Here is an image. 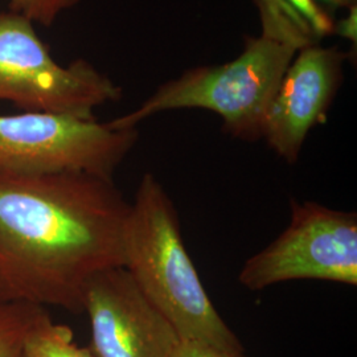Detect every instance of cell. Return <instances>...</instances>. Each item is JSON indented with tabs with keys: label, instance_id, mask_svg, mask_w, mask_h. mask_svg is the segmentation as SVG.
<instances>
[{
	"label": "cell",
	"instance_id": "obj_10",
	"mask_svg": "<svg viewBox=\"0 0 357 357\" xmlns=\"http://www.w3.org/2000/svg\"><path fill=\"white\" fill-rule=\"evenodd\" d=\"M47 315L45 307L0 302V357H24L29 333Z\"/></svg>",
	"mask_w": 357,
	"mask_h": 357
},
{
	"label": "cell",
	"instance_id": "obj_9",
	"mask_svg": "<svg viewBox=\"0 0 357 357\" xmlns=\"http://www.w3.org/2000/svg\"><path fill=\"white\" fill-rule=\"evenodd\" d=\"M262 36L299 52L333 35L337 13L357 0H253Z\"/></svg>",
	"mask_w": 357,
	"mask_h": 357
},
{
	"label": "cell",
	"instance_id": "obj_11",
	"mask_svg": "<svg viewBox=\"0 0 357 357\" xmlns=\"http://www.w3.org/2000/svg\"><path fill=\"white\" fill-rule=\"evenodd\" d=\"M24 357H96L91 349L77 345L73 332L64 324H57L50 315L29 333Z\"/></svg>",
	"mask_w": 357,
	"mask_h": 357
},
{
	"label": "cell",
	"instance_id": "obj_1",
	"mask_svg": "<svg viewBox=\"0 0 357 357\" xmlns=\"http://www.w3.org/2000/svg\"><path fill=\"white\" fill-rule=\"evenodd\" d=\"M128 208L113 178L0 174V302L84 312L89 282L123 268Z\"/></svg>",
	"mask_w": 357,
	"mask_h": 357
},
{
	"label": "cell",
	"instance_id": "obj_6",
	"mask_svg": "<svg viewBox=\"0 0 357 357\" xmlns=\"http://www.w3.org/2000/svg\"><path fill=\"white\" fill-rule=\"evenodd\" d=\"M318 280L357 286V216L305 202L291 204L287 228L250 257L238 274L248 290Z\"/></svg>",
	"mask_w": 357,
	"mask_h": 357
},
{
	"label": "cell",
	"instance_id": "obj_13",
	"mask_svg": "<svg viewBox=\"0 0 357 357\" xmlns=\"http://www.w3.org/2000/svg\"><path fill=\"white\" fill-rule=\"evenodd\" d=\"M175 357H246L245 355H234L220 349L213 345L206 344L199 340L180 339Z\"/></svg>",
	"mask_w": 357,
	"mask_h": 357
},
{
	"label": "cell",
	"instance_id": "obj_12",
	"mask_svg": "<svg viewBox=\"0 0 357 357\" xmlns=\"http://www.w3.org/2000/svg\"><path fill=\"white\" fill-rule=\"evenodd\" d=\"M82 0H8V11L17 13L33 24L52 26L63 13Z\"/></svg>",
	"mask_w": 357,
	"mask_h": 357
},
{
	"label": "cell",
	"instance_id": "obj_3",
	"mask_svg": "<svg viewBox=\"0 0 357 357\" xmlns=\"http://www.w3.org/2000/svg\"><path fill=\"white\" fill-rule=\"evenodd\" d=\"M296 53L266 36H246L243 51L234 60L183 72L160 84L137 109L109 123L115 128H137L159 113L202 109L218 115L231 137L248 142L262 139L268 106Z\"/></svg>",
	"mask_w": 357,
	"mask_h": 357
},
{
	"label": "cell",
	"instance_id": "obj_5",
	"mask_svg": "<svg viewBox=\"0 0 357 357\" xmlns=\"http://www.w3.org/2000/svg\"><path fill=\"white\" fill-rule=\"evenodd\" d=\"M139 139L138 128L23 112L0 114V174H88L113 178Z\"/></svg>",
	"mask_w": 357,
	"mask_h": 357
},
{
	"label": "cell",
	"instance_id": "obj_8",
	"mask_svg": "<svg viewBox=\"0 0 357 357\" xmlns=\"http://www.w3.org/2000/svg\"><path fill=\"white\" fill-rule=\"evenodd\" d=\"M349 54L314 45L298 52L268 106L262 139L289 165L298 162L310 131L326 118L344 78Z\"/></svg>",
	"mask_w": 357,
	"mask_h": 357
},
{
	"label": "cell",
	"instance_id": "obj_14",
	"mask_svg": "<svg viewBox=\"0 0 357 357\" xmlns=\"http://www.w3.org/2000/svg\"><path fill=\"white\" fill-rule=\"evenodd\" d=\"M333 35L348 40L356 48L357 43V4L347 10V15L337 19Z\"/></svg>",
	"mask_w": 357,
	"mask_h": 357
},
{
	"label": "cell",
	"instance_id": "obj_4",
	"mask_svg": "<svg viewBox=\"0 0 357 357\" xmlns=\"http://www.w3.org/2000/svg\"><path fill=\"white\" fill-rule=\"evenodd\" d=\"M122 88L84 59L60 65L33 23L0 11V101L23 112L93 121L94 112L122 98Z\"/></svg>",
	"mask_w": 357,
	"mask_h": 357
},
{
	"label": "cell",
	"instance_id": "obj_2",
	"mask_svg": "<svg viewBox=\"0 0 357 357\" xmlns=\"http://www.w3.org/2000/svg\"><path fill=\"white\" fill-rule=\"evenodd\" d=\"M123 255V268L180 339L245 355L241 342L217 312L187 252L175 205L150 172L142 176L130 203Z\"/></svg>",
	"mask_w": 357,
	"mask_h": 357
},
{
	"label": "cell",
	"instance_id": "obj_7",
	"mask_svg": "<svg viewBox=\"0 0 357 357\" xmlns=\"http://www.w3.org/2000/svg\"><path fill=\"white\" fill-rule=\"evenodd\" d=\"M89 315L96 357H175L180 336L150 303L125 268H109L89 282Z\"/></svg>",
	"mask_w": 357,
	"mask_h": 357
}]
</instances>
